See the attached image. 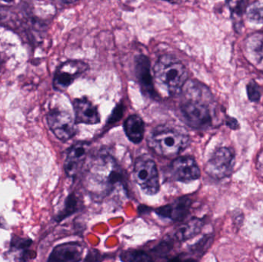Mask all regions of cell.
<instances>
[{
    "label": "cell",
    "mask_w": 263,
    "mask_h": 262,
    "mask_svg": "<svg viewBox=\"0 0 263 262\" xmlns=\"http://www.w3.org/2000/svg\"><path fill=\"white\" fill-rule=\"evenodd\" d=\"M210 92L206 88L191 83L185 89V97L180 104V112L184 122L195 129H206L212 123L209 106Z\"/></svg>",
    "instance_id": "1"
},
{
    "label": "cell",
    "mask_w": 263,
    "mask_h": 262,
    "mask_svg": "<svg viewBox=\"0 0 263 262\" xmlns=\"http://www.w3.org/2000/svg\"><path fill=\"white\" fill-rule=\"evenodd\" d=\"M126 182L124 172L115 159L110 155H103L91 169L88 187L94 195L104 197L119 188L126 190Z\"/></svg>",
    "instance_id": "2"
},
{
    "label": "cell",
    "mask_w": 263,
    "mask_h": 262,
    "mask_svg": "<svg viewBox=\"0 0 263 262\" xmlns=\"http://www.w3.org/2000/svg\"><path fill=\"white\" fill-rule=\"evenodd\" d=\"M190 143L188 134L170 126L156 127L148 135V145L158 155L173 157L185 150Z\"/></svg>",
    "instance_id": "3"
},
{
    "label": "cell",
    "mask_w": 263,
    "mask_h": 262,
    "mask_svg": "<svg viewBox=\"0 0 263 262\" xmlns=\"http://www.w3.org/2000/svg\"><path fill=\"white\" fill-rule=\"evenodd\" d=\"M155 78L165 88L170 95H176L183 90L188 78L185 66L176 57L164 55L158 58L154 66Z\"/></svg>",
    "instance_id": "4"
},
{
    "label": "cell",
    "mask_w": 263,
    "mask_h": 262,
    "mask_svg": "<svg viewBox=\"0 0 263 262\" xmlns=\"http://www.w3.org/2000/svg\"><path fill=\"white\" fill-rule=\"evenodd\" d=\"M133 176L144 193L148 195L158 194L160 189L157 166L153 158L141 156L136 159Z\"/></svg>",
    "instance_id": "5"
},
{
    "label": "cell",
    "mask_w": 263,
    "mask_h": 262,
    "mask_svg": "<svg viewBox=\"0 0 263 262\" xmlns=\"http://www.w3.org/2000/svg\"><path fill=\"white\" fill-rule=\"evenodd\" d=\"M235 154L230 148H219L213 152L205 166V172L212 178H227L233 170Z\"/></svg>",
    "instance_id": "6"
},
{
    "label": "cell",
    "mask_w": 263,
    "mask_h": 262,
    "mask_svg": "<svg viewBox=\"0 0 263 262\" xmlns=\"http://www.w3.org/2000/svg\"><path fill=\"white\" fill-rule=\"evenodd\" d=\"M46 119L49 129L60 141H68L75 135L77 132L75 119L66 111L51 110Z\"/></svg>",
    "instance_id": "7"
},
{
    "label": "cell",
    "mask_w": 263,
    "mask_h": 262,
    "mask_svg": "<svg viewBox=\"0 0 263 262\" xmlns=\"http://www.w3.org/2000/svg\"><path fill=\"white\" fill-rule=\"evenodd\" d=\"M89 66L80 60H69L65 62L55 72L53 78V87L57 91H64L84 73Z\"/></svg>",
    "instance_id": "8"
},
{
    "label": "cell",
    "mask_w": 263,
    "mask_h": 262,
    "mask_svg": "<svg viewBox=\"0 0 263 262\" xmlns=\"http://www.w3.org/2000/svg\"><path fill=\"white\" fill-rule=\"evenodd\" d=\"M170 171L173 179L180 183H190L201 176L200 169L191 156L178 157L170 165Z\"/></svg>",
    "instance_id": "9"
},
{
    "label": "cell",
    "mask_w": 263,
    "mask_h": 262,
    "mask_svg": "<svg viewBox=\"0 0 263 262\" xmlns=\"http://www.w3.org/2000/svg\"><path fill=\"white\" fill-rule=\"evenodd\" d=\"M192 199L189 196L176 198L170 204L155 209V213L162 218H168L175 223L183 221L190 214Z\"/></svg>",
    "instance_id": "10"
},
{
    "label": "cell",
    "mask_w": 263,
    "mask_h": 262,
    "mask_svg": "<svg viewBox=\"0 0 263 262\" xmlns=\"http://www.w3.org/2000/svg\"><path fill=\"white\" fill-rule=\"evenodd\" d=\"M84 246L79 241L62 243L52 249L47 262H80L83 260Z\"/></svg>",
    "instance_id": "11"
},
{
    "label": "cell",
    "mask_w": 263,
    "mask_h": 262,
    "mask_svg": "<svg viewBox=\"0 0 263 262\" xmlns=\"http://www.w3.org/2000/svg\"><path fill=\"white\" fill-rule=\"evenodd\" d=\"M89 143L79 142L74 144L68 151L64 163V169L66 175L70 178H75L83 166L89 151Z\"/></svg>",
    "instance_id": "12"
},
{
    "label": "cell",
    "mask_w": 263,
    "mask_h": 262,
    "mask_svg": "<svg viewBox=\"0 0 263 262\" xmlns=\"http://www.w3.org/2000/svg\"><path fill=\"white\" fill-rule=\"evenodd\" d=\"M76 124L95 125L100 123L97 107L86 98H77L73 103Z\"/></svg>",
    "instance_id": "13"
},
{
    "label": "cell",
    "mask_w": 263,
    "mask_h": 262,
    "mask_svg": "<svg viewBox=\"0 0 263 262\" xmlns=\"http://www.w3.org/2000/svg\"><path fill=\"white\" fill-rule=\"evenodd\" d=\"M135 64L136 76L142 91L147 95L154 98L156 97V92L153 86V77L150 72L149 60L145 55H138L136 56Z\"/></svg>",
    "instance_id": "14"
},
{
    "label": "cell",
    "mask_w": 263,
    "mask_h": 262,
    "mask_svg": "<svg viewBox=\"0 0 263 262\" xmlns=\"http://www.w3.org/2000/svg\"><path fill=\"white\" fill-rule=\"evenodd\" d=\"M32 244L30 238L12 235L9 250L6 253V257L12 262H28L32 258L29 250Z\"/></svg>",
    "instance_id": "15"
},
{
    "label": "cell",
    "mask_w": 263,
    "mask_h": 262,
    "mask_svg": "<svg viewBox=\"0 0 263 262\" xmlns=\"http://www.w3.org/2000/svg\"><path fill=\"white\" fill-rule=\"evenodd\" d=\"M204 226V221L202 218H193L188 220L186 223L179 226L173 233L172 238L180 243L191 239L199 234Z\"/></svg>",
    "instance_id": "16"
},
{
    "label": "cell",
    "mask_w": 263,
    "mask_h": 262,
    "mask_svg": "<svg viewBox=\"0 0 263 262\" xmlns=\"http://www.w3.org/2000/svg\"><path fill=\"white\" fill-rule=\"evenodd\" d=\"M124 129L128 138L135 144L140 143L143 139L145 123L139 115H130L125 122Z\"/></svg>",
    "instance_id": "17"
},
{
    "label": "cell",
    "mask_w": 263,
    "mask_h": 262,
    "mask_svg": "<svg viewBox=\"0 0 263 262\" xmlns=\"http://www.w3.org/2000/svg\"><path fill=\"white\" fill-rule=\"evenodd\" d=\"M80 208H81V203L77 195L75 193L69 194L65 200L63 209L55 217V221L57 223H61L68 217L79 212L80 210Z\"/></svg>",
    "instance_id": "18"
},
{
    "label": "cell",
    "mask_w": 263,
    "mask_h": 262,
    "mask_svg": "<svg viewBox=\"0 0 263 262\" xmlns=\"http://www.w3.org/2000/svg\"><path fill=\"white\" fill-rule=\"evenodd\" d=\"M247 48L256 61L263 59V32H256L252 35L247 41Z\"/></svg>",
    "instance_id": "19"
},
{
    "label": "cell",
    "mask_w": 263,
    "mask_h": 262,
    "mask_svg": "<svg viewBox=\"0 0 263 262\" xmlns=\"http://www.w3.org/2000/svg\"><path fill=\"white\" fill-rule=\"evenodd\" d=\"M122 262H155L151 255L142 250L128 249L120 255Z\"/></svg>",
    "instance_id": "20"
},
{
    "label": "cell",
    "mask_w": 263,
    "mask_h": 262,
    "mask_svg": "<svg viewBox=\"0 0 263 262\" xmlns=\"http://www.w3.org/2000/svg\"><path fill=\"white\" fill-rule=\"evenodd\" d=\"M174 240L173 238H167L161 241L159 244L151 249V252L159 257H165L173 250Z\"/></svg>",
    "instance_id": "21"
},
{
    "label": "cell",
    "mask_w": 263,
    "mask_h": 262,
    "mask_svg": "<svg viewBox=\"0 0 263 262\" xmlns=\"http://www.w3.org/2000/svg\"><path fill=\"white\" fill-rule=\"evenodd\" d=\"M213 238L212 235H205L196 244L190 246V252L194 255H197V256H199V255L202 256L206 252L210 246H211L212 243H213Z\"/></svg>",
    "instance_id": "22"
},
{
    "label": "cell",
    "mask_w": 263,
    "mask_h": 262,
    "mask_svg": "<svg viewBox=\"0 0 263 262\" xmlns=\"http://www.w3.org/2000/svg\"><path fill=\"white\" fill-rule=\"evenodd\" d=\"M228 4L233 18L240 19L241 16L247 9V3L244 1L229 2Z\"/></svg>",
    "instance_id": "23"
},
{
    "label": "cell",
    "mask_w": 263,
    "mask_h": 262,
    "mask_svg": "<svg viewBox=\"0 0 263 262\" xmlns=\"http://www.w3.org/2000/svg\"><path fill=\"white\" fill-rule=\"evenodd\" d=\"M247 92L249 99L253 103H258L260 99V92H259L258 85L254 81H251L247 85Z\"/></svg>",
    "instance_id": "24"
},
{
    "label": "cell",
    "mask_w": 263,
    "mask_h": 262,
    "mask_svg": "<svg viewBox=\"0 0 263 262\" xmlns=\"http://www.w3.org/2000/svg\"><path fill=\"white\" fill-rule=\"evenodd\" d=\"M249 19L258 23H263V6H253L247 12Z\"/></svg>",
    "instance_id": "25"
},
{
    "label": "cell",
    "mask_w": 263,
    "mask_h": 262,
    "mask_svg": "<svg viewBox=\"0 0 263 262\" xmlns=\"http://www.w3.org/2000/svg\"><path fill=\"white\" fill-rule=\"evenodd\" d=\"M103 259L104 255H102L97 249H92L88 252L87 255L82 262H102Z\"/></svg>",
    "instance_id": "26"
},
{
    "label": "cell",
    "mask_w": 263,
    "mask_h": 262,
    "mask_svg": "<svg viewBox=\"0 0 263 262\" xmlns=\"http://www.w3.org/2000/svg\"><path fill=\"white\" fill-rule=\"evenodd\" d=\"M167 262H199L196 258L190 256L188 254L182 253L168 259Z\"/></svg>",
    "instance_id": "27"
},
{
    "label": "cell",
    "mask_w": 263,
    "mask_h": 262,
    "mask_svg": "<svg viewBox=\"0 0 263 262\" xmlns=\"http://www.w3.org/2000/svg\"><path fill=\"white\" fill-rule=\"evenodd\" d=\"M227 125L233 130H236V129L239 128V123H238L237 120L235 118H233V117H228L227 118Z\"/></svg>",
    "instance_id": "28"
},
{
    "label": "cell",
    "mask_w": 263,
    "mask_h": 262,
    "mask_svg": "<svg viewBox=\"0 0 263 262\" xmlns=\"http://www.w3.org/2000/svg\"><path fill=\"white\" fill-rule=\"evenodd\" d=\"M0 60H1V57H0Z\"/></svg>",
    "instance_id": "29"
},
{
    "label": "cell",
    "mask_w": 263,
    "mask_h": 262,
    "mask_svg": "<svg viewBox=\"0 0 263 262\" xmlns=\"http://www.w3.org/2000/svg\"><path fill=\"white\" fill-rule=\"evenodd\" d=\"M0 226H1V223H0Z\"/></svg>",
    "instance_id": "30"
}]
</instances>
